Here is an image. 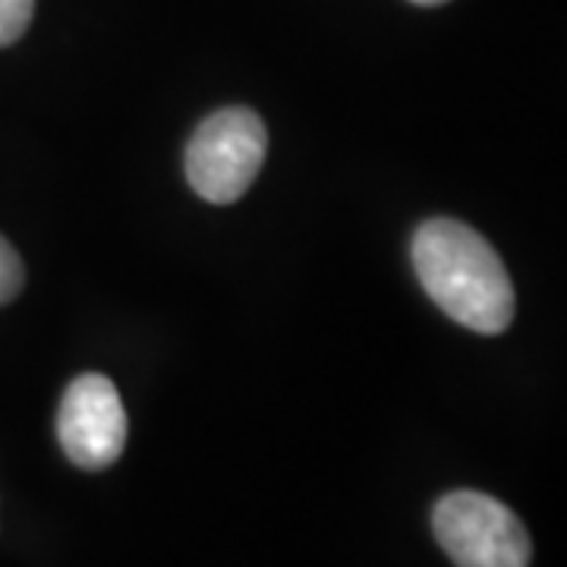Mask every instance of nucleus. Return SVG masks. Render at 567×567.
<instances>
[{
	"label": "nucleus",
	"instance_id": "nucleus-1",
	"mask_svg": "<svg viewBox=\"0 0 567 567\" xmlns=\"http://www.w3.org/2000/svg\"><path fill=\"white\" fill-rule=\"evenodd\" d=\"M413 268L439 309L480 334H502L514 319V284L483 234L454 218L420 224Z\"/></svg>",
	"mask_w": 567,
	"mask_h": 567
},
{
	"label": "nucleus",
	"instance_id": "nucleus-2",
	"mask_svg": "<svg viewBox=\"0 0 567 567\" xmlns=\"http://www.w3.org/2000/svg\"><path fill=\"white\" fill-rule=\"evenodd\" d=\"M268 152V130L249 107H224L186 145L189 186L212 205H230L252 186Z\"/></svg>",
	"mask_w": 567,
	"mask_h": 567
},
{
	"label": "nucleus",
	"instance_id": "nucleus-3",
	"mask_svg": "<svg viewBox=\"0 0 567 567\" xmlns=\"http://www.w3.org/2000/svg\"><path fill=\"white\" fill-rule=\"evenodd\" d=\"M432 529L457 567H529L533 558L520 517L483 492H447L432 511Z\"/></svg>",
	"mask_w": 567,
	"mask_h": 567
},
{
	"label": "nucleus",
	"instance_id": "nucleus-4",
	"mask_svg": "<svg viewBox=\"0 0 567 567\" xmlns=\"http://www.w3.org/2000/svg\"><path fill=\"white\" fill-rule=\"evenodd\" d=\"M126 410L111 379L89 372L73 379L58 410V439L70 464L82 470L111 466L126 447Z\"/></svg>",
	"mask_w": 567,
	"mask_h": 567
},
{
	"label": "nucleus",
	"instance_id": "nucleus-5",
	"mask_svg": "<svg viewBox=\"0 0 567 567\" xmlns=\"http://www.w3.org/2000/svg\"><path fill=\"white\" fill-rule=\"evenodd\" d=\"M35 13V0H0V48L22 39Z\"/></svg>",
	"mask_w": 567,
	"mask_h": 567
},
{
	"label": "nucleus",
	"instance_id": "nucleus-6",
	"mask_svg": "<svg viewBox=\"0 0 567 567\" xmlns=\"http://www.w3.org/2000/svg\"><path fill=\"white\" fill-rule=\"evenodd\" d=\"M25 268L20 262V252L0 237V303H10L22 290Z\"/></svg>",
	"mask_w": 567,
	"mask_h": 567
},
{
	"label": "nucleus",
	"instance_id": "nucleus-7",
	"mask_svg": "<svg viewBox=\"0 0 567 567\" xmlns=\"http://www.w3.org/2000/svg\"><path fill=\"white\" fill-rule=\"evenodd\" d=\"M413 3H420V7H439V3H445V0H413Z\"/></svg>",
	"mask_w": 567,
	"mask_h": 567
}]
</instances>
